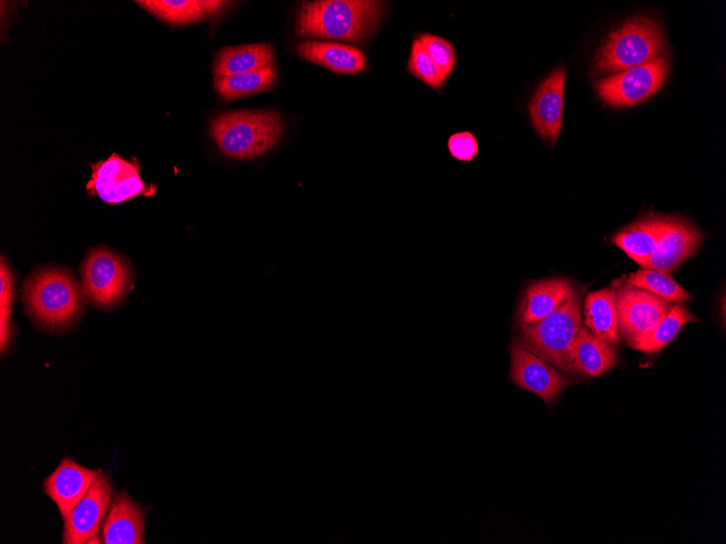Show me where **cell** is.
<instances>
[{"instance_id":"obj_16","label":"cell","mask_w":726,"mask_h":544,"mask_svg":"<svg viewBox=\"0 0 726 544\" xmlns=\"http://www.w3.org/2000/svg\"><path fill=\"white\" fill-rule=\"evenodd\" d=\"M668 219L667 215L648 213L616 232L612 242L643 268L664 233Z\"/></svg>"},{"instance_id":"obj_29","label":"cell","mask_w":726,"mask_h":544,"mask_svg":"<svg viewBox=\"0 0 726 544\" xmlns=\"http://www.w3.org/2000/svg\"><path fill=\"white\" fill-rule=\"evenodd\" d=\"M14 302V277L9 264L1 256L0 262V306L11 307Z\"/></svg>"},{"instance_id":"obj_26","label":"cell","mask_w":726,"mask_h":544,"mask_svg":"<svg viewBox=\"0 0 726 544\" xmlns=\"http://www.w3.org/2000/svg\"><path fill=\"white\" fill-rule=\"evenodd\" d=\"M406 71L435 90H439L445 84L440 69L418 37L412 42Z\"/></svg>"},{"instance_id":"obj_30","label":"cell","mask_w":726,"mask_h":544,"mask_svg":"<svg viewBox=\"0 0 726 544\" xmlns=\"http://www.w3.org/2000/svg\"><path fill=\"white\" fill-rule=\"evenodd\" d=\"M11 307L0 306V350L3 353L11 344L14 337Z\"/></svg>"},{"instance_id":"obj_6","label":"cell","mask_w":726,"mask_h":544,"mask_svg":"<svg viewBox=\"0 0 726 544\" xmlns=\"http://www.w3.org/2000/svg\"><path fill=\"white\" fill-rule=\"evenodd\" d=\"M133 271L129 262L105 246L91 249L82 265L83 290L98 308H112L129 291Z\"/></svg>"},{"instance_id":"obj_12","label":"cell","mask_w":726,"mask_h":544,"mask_svg":"<svg viewBox=\"0 0 726 544\" xmlns=\"http://www.w3.org/2000/svg\"><path fill=\"white\" fill-rule=\"evenodd\" d=\"M566 68L560 65L536 88L528 104L531 124L539 137L554 146L561 132Z\"/></svg>"},{"instance_id":"obj_3","label":"cell","mask_w":726,"mask_h":544,"mask_svg":"<svg viewBox=\"0 0 726 544\" xmlns=\"http://www.w3.org/2000/svg\"><path fill=\"white\" fill-rule=\"evenodd\" d=\"M665 36L660 23L649 14L626 20L610 33L593 61V73L614 75L646 64L661 55Z\"/></svg>"},{"instance_id":"obj_22","label":"cell","mask_w":726,"mask_h":544,"mask_svg":"<svg viewBox=\"0 0 726 544\" xmlns=\"http://www.w3.org/2000/svg\"><path fill=\"white\" fill-rule=\"evenodd\" d=\"M145 10L170 25L201 22L214 15L227 3L224 1L147 0L137 1Z\"/></svg>"},{"instance_id":"obj_8","label":"cell","mask_w":726,"mask_h":544,"mask_svg":"<svg viewBox=\"0 0 726 544\" xmlns=\"http://www.w3.org/2000/svg\"><path fill=\"white\" fill-rule=\"evenodd\" d=\"M618 337L634 347L669 312L672 304L625 280L615 288Z\"/></svg>"},{"instance_id":"obj_28","label":"cell","mask_w":726,"mask_h":544,"mask_svg":"<svg viewBox=\"0 0 726 544\" xmlns=\"http://www.w3.org/2000/svg\"><path fill=\"white\" fill-rule=\"evenodd\" d=\"M452 157L461 162H471L478 153V142L470 131L455 132L447 141Z\"/></svg>"},{"instance_id":"obj_15","label":"cell","mask_w":726,"mask_h":544,"mask_svg":"<svg viewBox=\"0 0 726 544\" xmlns=\"http://www.w3.org/2000/svg\"><path fill=\"white\" fill-rule=\"evenodd\" d=\"M146 511L126 492L117 493L108 509L101 527L103 544L146 543Z\"/></svg>"},{"instance_id":"obj_4","label":"cell","mask_w":726,"mask_h":544,"mask_svg":"<svg viewBox=\"0 0 726 544\" xmlns=\"http://www.w3.org/2000/svg\"><path fill=\"white\" fill-rule=\"evenodd\" d=\"M210 131L224 154L249 160L268 151L279 140L284 123L275 111H230L215 116Z\"/></svg>"},{"instance_id":"obj_2","label":"cell","mask_w":726,"mask_h":544,"mask_svg":"<svg viewBox=\"0 0 726 544\" xmlns=\"http://www.w3.org/2000/svg\"><path fill=\"white\" fill-rule=\"evenodd\" d=\"M84 294L73 276L59 268L36 271L23 287L26 313L37 325L52 331L77 321L86 304Z\"/></svg>"},{"instance_id":"obj_24","label":"cell","mask_w":726,"mask_h":544,"mask_svg":"<svg viewBox=\"0 0 726 544\" xmlns=\"http://www.w3.org/2000/svg\"><path fill=\"white\" fill-rule=\"evenodd\" d=\"M690 321H698V318L685 305H672L660 324L642 338L634 349L644 353L660 351L676 337L683 326Z\"/></svg>"},{"instance_id":"obj_7","label":"cell","mask_w":726,"mask_h":544,"mask_svg":"<svg viewBox=\"0 0 726 544\" xmlns=\"http://www.w3.org/2000/svg\"><path fill=\"white\" fill-rule=\"evenodd\" d=\"M669 58L661 54L654 60L621 73L611 75L596 84L599 97L613 107H628L650 99L666 80Z\"/></svg>"},{"instance_id":"obj_25","label":"cell","mask_w":726,"mask_h":544,"mask_svg":"<svg viewBox=\"0 0 726 544\" xmlns=\"http://www.w3.org/2000/svg\"><path fill=\"white\" fill-rule=\"evenodd\" d=\"M631 286L650 292L669 303L689 301L692 295L680 287L668 274L641 268L625 279Z\"/></svg>"},{"instance_id":"obj_19","label":"cell","mask_w":726,"mask_h":544,"mask_svg":"<svg viewBox=\"0 0 726 544\" xmlns=\"http://www.w3.org/2000/svg\"><path fill=\"white\" fill-rule=\"evenodd\" d=\"M274 63L270 43H252L221 49L214 59V79L256 72Z\"/></svg>"},{"instance_id":"obj_13","label":"cell","mask_w":726,"mask_h":544,"mask_svg":"<svg viewBox=\"0 0 726 544\" xmlns=\"http://www.w3.org/2000/svg\"><path fill=\"white\" fill-rule=\"evenodd\" d=\"M702 241L703 233L691 222L669 216L666 229L643 268L671 275L685 260L696 253Z\"/></svg>"},{"instance_id":"obj_18","label":"cell","mask_w":726,"mask_h":544,"mask_svg":"<svg viewBox=\"0 0 726 544\" xmlns=\"http://www.w3.org/2000/svg\"><path fill=\"white\" fill-rule=\"evenodd\" d=\"M297 51L303 59L337 74H358L366 67L364 53L349 45L304 40L299 43Z\"/></svg>"},{"instance_id":"obj_27","label":"cell","mask_w":726,"mask_h":544,"mask_svg":"<svg viewBox=\"0 0 726 544\" xmlns=\"http://www.w3.org/2000/svg\"><path fill=\"white\" fill-rule=\"evenodd\" d=\"M418 39L440 69L446 83L456 63L453 45L449 40L429 33L421 34Z\"/></svg>"},{"instance_id":"obj_11","label":"cell","mask_w":726,"mask_h":544,"mask_svg":"<svg viewBox=\"0 0 726 544\" xmlns=\"http://www.w3.org/2000/svg\"><path fill=\"white\" fill-rule=\"evenodd\" d=\"M511 381L550 404L571 381L518 341L511 347Z\"/></svg>"},{"instance_id":"obj_23","label":"cell","mask_w":726,"mask_h":544,"mask_svg":"<svg viewBox=\"0 0 726 544\" xmlns=\"http://www.w3.org/2000/svg\"><path fill=\"white\" fill-rule=\"evenodd\" d=\"M275 80V68L271 65L252 73L214 79V86L223 100L231 101L265 91Z\"/></svg>"},{"instance_id":"obj_9","label":"cell","mask_w":726,"mask_h":544,"mask_svg":"<svg viewBox=\"0 0 726 544\" xmlns=\"http://www.w3.org/2000/svg\"><path fill=\"white\" fill-rule=\"evenodd\" d=\"M136 160L128 161L116 153L91 164V176L86 185L89 195H97L110 204L123 203L139 194L151 195L155 187L146 186Z\"/></svg>"},{"instance_id":"obj_5","label":"cell","mask_w":726,"mask_h":544,"mask_svg":"<svg viewBox=\"0 0 726 544\" xmlns=\"http://www.w3.org/2000/svg\"><path fill=\"white\" fill-rule=\"evenodd\" d=\"M580 298L581 291L573 287L553 313L535 322L517 325L518 342L556 368L572 371V349L583 327Z\"/></svg>"},{"instance_id":"obj_14","label":"cell","mask_w":726,"mask_h":544,"mask_svg":"<svg viewBox=\"0 0 726 544\" xmlns=\"http://www.w3.org/2000/svg\"><path fill=\"white\" fill-rule=\"evenodd\" d=\"M99 472L65 456L45 479L42 490L57 505L62 519L88 492Z\"/></svg>"},{"instance_id":"obj_10","label":"cell","mask_w":726,"mask_h":544,"mask_svg":"<svg viewBox=\"0 0 726 544\" xmlns=\"http://www.w3.org/2000/svg\"><path fill=\"white\" fill-rule=\"evenodd\" d=\"M114 486L110 477L100 470L92 485L71 513L63 519V543H100L97 540L110 504Z\"/></svg>"},{"instance_id":"obj_20","label":"cell","mask_w":726,"mask_h":544,"mask_svg":"<svg viewBox=\"0 0 726 544\" xmlns=\"http://www.w3.org/2000/svg\"><path fill=\"white\" fill-rule=\"evenodd\" d=\"M616 360L614 345L598 338L585 326L580 328L572 349V371L596 377L609 371Z\"/></svg>"},{"instance_id":"obj_21","label":"cell","mask_w":726,"mask_h":544,"mask_svg":"<svg viewBox=\"0 0 726 544\" xmlns=\"http://www.w3.org/2000/svg\"><path fill=\"white\" fill-rule=\"evenodd\" d=\"M585 327L603 341L618 343L615 288L590 292L585 299Z\"/></svg>"},{"instance_id":"obj_1","label":"cell","mask_w":726,"mask_h":544,"mask_svg":"<svg viewBox=\"0 0 726 544\" xmlns=\"http://www.w3.org/2000/svg\"><path fill=\"white\" fill-rule=\"evenodd\" d=\"M385 2L375 0H321L303 2L296 31L302 37L360 42L378 27Z\"/></svg>"},{"instance_id":"obj_17","label":"cell","mask_w":726,"mask_h":544,"mask_svg":"<svg viewBox=\"0 0 726 544\" xmlns=\"http://www.w3.org/2000/svg\"><path fill=\"white\" fill-rule=\"evenodd\" d=\"M572 283L565 278H548L530 282L521 296L517 325L540 320L553 313L571 294Z\"/></svg>"}]
</instances>
